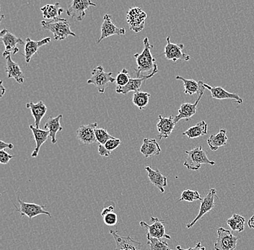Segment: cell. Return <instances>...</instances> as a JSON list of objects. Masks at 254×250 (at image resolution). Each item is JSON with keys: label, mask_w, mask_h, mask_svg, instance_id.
I'll use <instances>...</instances> for the list:
<instances>
[{"label": "cell", "mask_w": 254, "mask_h": 250, "mask_svg": "<svg viewBox=\"0 0 254 250\" xmlns=\"http://www.w3.org/2000/svg\"><path fill=\"white\" fill-rule=\"evenodd\" d=\"M26 107L31 110L32 115L35 120V127L39 129L40 123L47 112V107L42 101H39L37 103H33V102L26 104Z\"/></svg>", "instance_id": "obj_25"}, {"label": "cell", "mask_w": 254, "mask_h": 250, "mask_svg": "<svg viewBox=\"0 0 254 250\" xmlns=\"http://www.w3.org/2000/svg\"><path fill=\"white\" fill-rule=\"evenodd\" d=\"M101 216H102L103 221L106 225L115 226L118 223V216L117 213H114V211L108 212Z\"/></svg>", "instance_id": "obj_37"}, {"label": "cell", "mask_w": 254, "mask_h": 250, "mask_svg": "<svg viewBox=\"0 0 254 250\" xmlns=\"http://www.w3.org/2000/svg\"><path fill=\"white\" fill-rule=\"evenodd\" d=\"M248 226H249V228L251 229H254V215L252 216V218L249 220V222H248Z\"/></svg>", "instance_id": "obj_43"}, {"label": "cell", "mask_w": 254, "mask_h": 250, "mask_svg": "<svg viewBox=\"0 0 254 250\" xmlns=\"http://www.w3.org/2000/svg\"><path fill=\"white\" fill-rule=\"evenodd\" d=\"M148 178L150 183L158 188L160 193H165V187L168 186V179L158 170H154L150 167H146Z\"/></svg>", "instance_id": "obj_22"}, {"label": "cell", "mask_w": 254, "mask_h": 250, "mask_svg": "<svg viewBox=\"0 0 254 250\" xmlns=\"http://www.w3.org/2000/svg\"><path fill=\"white\" fill-rule=\"evenodd\" d=\"M140 152L144 155L145 158L152 157L155 155L160 154L161 152V149H160L156 139L144 138L140 148Z\"/></svg>", "instance_id": "obj_24"}, {"label": "cell", "mask_w": 254, "mask_h": 250, "mask_svg": "<svg viewBox=\"0 0 254 250\" xmlns=\"http://www.w3.org/2000/svg\"><path fill=\"white\" fill-rule=\"evenodd\" d=\"M0 39L5 47V50L3 53V56L4 58L18 53L19 49L17 47V44H20L22 46L25 44V43L21 39L16 37L13 33L9 32L6 28L1 30L0 32Z\"/></svg>", "instance_id": "obj_8"}, {"label": "cell", "mask_w": 254, "mask_h": 250, "mask_svg": "<svg viewBox=\"0 0 254 250\" xmlns=\"http://www.w3.org/2000/svg\"><path fill=\"white\" fill-rule=\"evenodd\" d=\"M95 134L98 145H105L109 139L114 138L104 129H98L97 128L95 129Z\"/></svg>", "instance_id": "obj_35"}, {"label": "cell", "mask_w": 254, "mask_h": 250, "mask_svg": "<svg viewBox=\"0 0 254 250\" xmlns=\"http://www.w3.org/2000/svg\"><path fill=\"white\" fill-rule=\"evenodd\" d=\"M14 148V145L12 144L5 143V142L1 141L0 142V151H2L4 149H9V150H12Z\"/></svg>", "instance_id": "obj_42"}, {"label": "cell", "mask_w": 254, "mask_h": 250, "mask_svg": "<svg viewBox=\"0 0 254 250\" xmlns=\"http://www.w3.org/2000/svg\"><path fill=\"white\" fill-rule=\"evenodd\" d=\"M30 129H31L32 132H33L36 143V147H35V150H33V153H32L31 156L32 157H37L41 147L48 140V137H49V132L46 131V130L37 129L33 125L30 126Z\"/></svg>", "instance_id": "obj_26"}, {"label": "cell", "mask_w": 254, "mask_h": 250, "mask_svg": "<svg viewBox=\"0 0 254 250\" xmlns=\"http://www.w3.org/2000/svg\"><path fill=\"white\" fill-rule=\"evenodd\" d=\"M206 89L210 91L212 97L217 100H235V102L238 104H242L244 100L236 93H229L221 87H212L207 84H204Z\"/></svg>", "instance_id": "obj_18"}, {"label": "cell", "mask_w": 254, "mask_h": 250, "mask_svg": "<svg viewBox=\"0 0 254 250\" xmlns=\"http://www.w3.org/2000/svg\"></svg>", "instance_id": "obj_45"}, {"label": "cell", "mask_w": 254, "mask_h": 250, "mask_svg": "<svg viewBox=\"0 0 254 250\" xmlns=\"http://www.w3.org/2000/svg\"><path fill=\"white\" fill-rule=\"evenodd\" d=\"M144 49L141 53H135L134 58H136V68H135L136 78H144L149 76H154L158 72V65L155 62V58L151 53V45L148 38L146 37L143 41Z\"/></svg>", "instance_id": "obj_1"}, {"label": "cell", "mask_w": 254, "mask_h": 250, "mask_svg": "<svg viewBox=\"0 0 254 250\" xmlns=\"http://www.w3.org/2000/svg\"><path fill=\"white\" fill-rule=\"evenodd\" d=\"M121 143H122V142H121L120 139H117V138H113V139H109L104 146L106 150L111 152V151L115 150L116 149L118 148Z\"/></svg>", "instance_id": "obj_38"}, {"label": "cell", "mask_w": 254, "mask_h": 250, "mask_svg": "<svg viewBox=\"0 0 254 250\" xmlns=\"http://www.w3.org/2000/svg\"><path fill=\"white\" fill-rule=\"evenodd\" d=\"M91 78L87 80L88 85H93L101 94H103L109 83H114L117 80L112 77V72H106L102 66H98L92 71Z\"/></svg>", "instance_id": "obj_4"}, {"label": "cell", "mask_w": 254, "mask_h": 250, "mask_svg": "<svg viewBox=\"0 0 254 250\" xmlns=\"http://www.w3.org/2000/svg\"><path fill=\"white\" fill-rule=\"evenodd\" d=\"M203 94L198 96V99L196 100L194 103H183L181 105L179 110V114L174 117L175 123H177L178 122L182 119H185L187 121H190V118L193 116L196 113V107L200 100L202 97Z\"/></svg>", "instance_id": "obj_19"}, {"label": "cell", "mask_w": 254, "mask_h": 250, "mask_svg": "<svg viewBox=\"0 0 254 250\" xmlns=\"http://www.w3.org/2000/svg\"><path fill=\"white\" fill-rule=\"evenodd\" d=\"M97 127H98L97 123L79 126L77 131V137L79 142L85 145L98 143L95 134Z\"/></svg>", "instance_id": "obj_15"}, {"label": "cell", "mask_w": 254, "mask_h": 250, "mask_svg": "<svg viewBox=\"0 0 254 250\" xmlns=\"http://www.w3.org/2000/svg\"><path fill=\"white\" fill-rule=\"evenodd\" d=\"M130 79H131V77H130L129 73L127 71V69H122L117 74V78H116L117 87L122 88V87L126 86L128 82H129Z\"/></svg>", "instance_id": "obj_36"}, {"label": "cell", "mask_w": 254, "mask_h": 250, "mask_svg": "<svg viewBox=\"0 0 254 250\" xmlns=\"http://www.w3.org/2000/svg\"><path fill=\"white\" fill-rule=\"evenodd\" d=\"M176 249L178 250H206L205 247H203L202 245H201V242H198L194 248H188V249H184L182 247L178 245V246L176 247Z\"/></svg>", "instance_id": "obj_41"}, {"label": "cell", "mask_w": 254, "mask_h": 250, "mask_svg": "<svg viewBox=\"0 0 254 250\" xmlns=\"http://www.w3.org/2000/svg\"><path fill=\"white\" fill-rule=\"evenodd\" d=\"M176 80L182 81L184 82V93L185 94L193 96L194 94H197L198 96L204 95V90L206 88L204 85V82L202 81H196L193 80H187L181 76H176Z\"/></svg>", "instance_id": "obj_20"}, {"label": "cell", "mask_w": 254, "mask_h": 250, "mask_svg": "<svg viewBox=\"0 0 254 250\" xmlns=\"http://www.w3.org/2000/svg\"><path fill=\"white\" fill-rule=\"evenodd\" d=\"M216 195H217L216 189L209 190L207 195L201 200L199 212H198L197 216L191 222L187 224V228L190 229L192 226H194V224L197 222L198 220L201 219L203 216H204L208 212L211 211V210L213 209L214 206H215L214 199H215Z\"/></svg>", "instance_id": "obj_13"}, {"label": "cell", "mask_w": 254, "mask_h": 250, "mask_svg": "<svg viewBox=\"0 0 254 250\" xmlns=\"http://www.w3.org/2000/svg\"><path fill=\"white\" fill-rule=\"evenodd\" d=\"M13 157H15V155H10L9 153L6 152L5 151H4V150L0 151V163L1 164H8L9 160Z\"/></svg>", "instance_id": "obj_39"}, {"label": "cell", "mask_w": 254, "mask_h": 250, "mask_svg": "<svg viewBox=\"0 0 254 250\" xmlns=\"http://www.w3.org/2000/svg\"><path fill=\"white\" fill-rule=\"evenodd\" d=\"M238 238L230 231L220 227L217 229V240L214 243L215 250H234L237 246Z\"/></svg>", "instance_id": "obj_7"}, {"label": "cell", "mask_w": 254, "mask_h": 250, "mask_svg": "<svg viewBox=\"0 0 254 250\" xmlns=\"http://www.w3.org/2000/svg\"><path fill=\"white\" fill-rule=\"evenodd\" d=\"M208 124L205 121H200L197 124L192 126L183 133V135L187 136L189 139H196L201 136L207 134Z\"/></svg>", "instance_id": "obj_29"}, {"label": "cell", "mask_w": 254, "mask_h": 250, "mask_svg": "<svg viewBox=\"0 0 254 250\" xmlns=\"http://www.w3.org/2000/svg\"><path fill=\"white\" fill-rule=\"evenodd\" d=\"M151 95L145 92L138 91L134 93L132 102L139 110H142L148 105Z\"/></svg>", "instance_id": "obj_31"}, {"label": "cell", "mask_w": 254, "mask_h": 250, "mask_svg": "<svg viewBox=\"0 0 254 250\" xmlns=\"http://www.w3.org/2000/svg\"><path fill=\"white\" fill-rule=\"evenodd\" d=\"M63 118V115H59L58 116L53 118L50 116L48 118L47 123L44 125V129L49 132V137L52 139V143L55 145L57 142V134L60 131H63V127L60 124V121Z\"/></svg>", "instance_id": "obj_23"}, {"label": "cell", "mask_w": 254, "mask_h": 250, "mask_svg": "<svg viewBox=\"0 0 254 250\" xmlns=\"http://www.w3.org/2000/svg\"><path fill=\"white\" fill-rule=\"evenodd\" d=\"M17 199L20 206L17 208L15 205V211L20 213V217H23V216H28L30 221H31L32 218L42 214L47 215L49 217H52L51 213L44 210L45 205H38L36 203L23 202V200H20L19 196H17Z\"/></svg>", "instance_id": "obj_6"}, {"label": "cell", "mask_w": 254, "mask_h": 250, "mask_svg": "<svg viewBox=\"0 0 254 250\" xmlns=\"http://www.w3.org/2000/svg\"><path fill=\"white\" fill-rule=\"evenodd\" d=\"M147 245L150 246V250H170L168 243L165 241L154 238L147 235Z\"/></svg>", "instance_id": "obj_33"}, {"label": "cell", "mask_w": 254, "mask_h": 250, "mask_svg": "<svg viewBox=\"0 0 254 250\" xmlns=\"http://www.w3.org/2000/svg\"><path fill=\"white\" fill-rule=\"evenodd\" d=\"M98 150L100 156H104V157H109V156H110L111 153V151H108L104 145H98Z\"/></svg>", "instance_id": "obj_40"}, {"label": "cell", "mask_w": 254, "mask_h": 250, "mask_svg": "<svg viewBox=\"0 0 254 250\" xmlns=\"http://www.w3.org/2000/svg\"><path fill=\"white\" fill-rule=\"evenodd\" d=\"M202 200L201 196L199 193L196 191H191V190H186L182 193L179 202L180 201H187V202H193L195 200Z\"/></svg>", "instance_id": "obj_34"}, {"label": "cell", "mask_w": 254, "mask_h": 250, "mask_svg": "<svg viewBox=\"0 0 254 250\" xmlns=\"http://www.w3.org/2000/svg\"><path fill=\"white\" fill-rule=\"evenodd\" d=\"M110 234L115 240L117 248L116 250H142L141 242L135 241L130 236L122 237L119 235L117 231L111 230Z\"/></svg>", "instance_id": "obj_14"}, {"label": "cell", "mask_w": 254, "mask_h": 250, "mask_svg": "<svg viewBox=\"0 0 254 250\" xmlns=\"http://www.w3.org/2000/svg\"><path fill=\"white\" fill-rule=\"evenodd\" d=\"M41 11L44 18L55 20L64 12V9L61 7L60 3L57 2L54 4H47L41 7Z\"/></svg>", "instance_id": "obj_30"}, {"label": "cell", "mask_w": 254, "mask_h": 250, "mask_svg": "<svg viewBox=\"0 0 254 250\" xmlns=\"http://www.w3.org/2000/svg\"><path fill=\"white\" fill-rule=\"evenodd\" d=\"M151 221L153 222L152 225H149L144 221L139 222V225L142 227L146 228L148 230L147 233V235L154 237V238L159 239V240L162 238L171 240V236L167 234L166 232V227H165L166 221L155 217H151Z\"/></svg>", "instance_id": "obj_10"}, {"label": "cell", "mask_w": 254, "mask_h": 250, "mask_svg": "<svg viewBox=\"0 0 254 250\" xmlns=\"http://www.w3.org/2000/svg\"><path fill=\"white\" fill-rule=\"evenodd\" d=\"M41 24L44 29L53 33L55 41L64 40L70 36H76L75 33L71 31L70 24L66 19L58 17L51 21L42 20Z\"/></svg>", "instance_id": "obj_2"}, {"label": "cell", "mask_w": 254, "mask_h": 250, "mask_svg": "<svg viewBox=\"0 0 254 250\" xmlns=\"http://www.w3.org/2000/svg\"><path fill=\"white\" fill-rule=\"evenodd\" d=\"M51 40L52 39L50 37L45 38L39 41H33L30 38H28L25 41V54H24L26 64H29L32 57L37 53L39 49L43 46L47 45Z\"/></svg>", "instance_id": "obj_17"}, {"label": "cell", "mask_w": 254, "mask_h": 250, "mask_svg": "<svg viewBox=\"0 0 254 250\" xmlns=\"http://www.w3.org/2000/svg\"><path fill=\"white\" fill-rule=\"evenodd\" d=\"M187 156V159L184 162V167L188 170L197 171L201 168L202 164L214 165L215 161L209 160L205 150H203L202 147H196L193 150L185 151Z\"/></svg>", "instance_id": "obj_3"}, {"label": "cell", "mask_w": 254, "mask_h": 250, "mask_svg": "<svg viewBox=\"0 0 254 250\" xmlns=\"http://www.w3.org/2000/svg\"><path fill=\"white\" fill-rule=\"evenodd\" d=\"M90 6L95 7L96 4L92 2L90 0H73L68 2L66 14L68 16L74 19L77 21L83 20L86 15L87 10Z\"/></svg>", "instance_id": "obj_5"}, {"label": "cell", "mask_w": 254, "mask_h": 250, "mask_svg": "<svg viewBox=\"0 0 254 250\" xmlns=\"http://www.w3.org/2000/svg\"><path fill=\"white\" fill-rule=\"evenodd\" d=\"M246 219L241 215H233L232 217L227 219L226 223L230 226V229L235 232H242L245 229Z\"/></svg>", "instance_id": "obj_32"}, {"label": "cell", "mask_w": 254, "mask_h": 250, "mask_svg": "<svg viewBox=\"0 0 254 250\" xmlns=\"http://www.w3.org/2000/svg\"><path fill=\"white\" fill-rule=\"evenodd\" d=\"M228 139L226 131L225 129H220L218 134L212 135L208 139L207 144L210 150L215 151L220 147L226 146Z\"/></svg>", "instance_id": "obj_28"}, {"label": "cell", "mask_w": 254, "mask_h": 250, "mask_svg": "<svg viewBox=\"0 0 254 250\" xmlns=\"http://www.w3.org/2000/svg\"><path fill=\"white\" fill-rule=\"evenodd\" d=\"M159 122L157 124V129L159 132L158 139H167L171 136L174 131L176 123L174 121V115H170L168 118L159 115Z\"/></svg>", "instance_id": "obj_16"}, {"label": "cell", "mask_w": 254, "mask_h": 250, "mask_svg": "<svg viewBox=\"0 0 254 250\" xmlns=\"http://www.w3.org/2000/svg\"><path fill=\"white\" fill-rule=\"evenodd\" d=\"M147 14L140 7H132L128 9L127 14V21L130 29L137 33L144 28Z\"/></svg>", "instance_id": "obj_9"}, {"label": "cell", "mask_w": 254, "mask_h": 250, "mask_svg": "<svg viewBox=\"0 0 254 250\" xmlns=\"http://www.w3.org/2000/svg\"><path fill=\"white\" fill-rule=\"evenodd\" d=\"M167 44L165 47L164 53L163 54L166 56L167 59L176 62L178 60L182 61H189L190 59V56L183 52L184 44H172L171 42V37L168 36L166 39Z\"/></svg>", "instance_id": "obj_11"}, {"label": "cell", "mask_w": 254, "mask_h": 250, "mask_svg": "<svg viewBox=\"0 0 254 250\" xmlns=\"http://www.w3.org/2000/svg\"><path fill=\"white\" fill-rule=\"evenodd\" d=\"M5 72L8 78H13L19 84H23L25 77L20 66L17 63L12 61L11 56L6 57Z\"/></svg>", "instance_id": "obj_21"}, {"label": "cell", "mask_w": 254, "mask_h": 250, "mask_svg": "<svg viewBox=\"0 0 254 250\" xmlns=\"http://www.w3.org/2000/svg\"><path fill=\"white\" fill-rule=\"evenodd\" d=\"M3 81H1V98L3 96H4V93H5L6 90L5 88L3 87Z\"/></svg>", "instance_id": "obj_44"}, {"label": "cell", "mask_w": 254, "mask_h": 250, "mask_svg": "<svg viewBox=\"0 0 254 250\" xmlns=\"http://www.w3.org/2000/svg\"><path fill=\"white\" fill-rule=\"evenodd\" d=\"M125 34H126L125 28H118L112 21V16L109 14H106L103 17V21L101 25V37L98 40V44H100L101 41L110 36H115V35L124 36Z\"/></svg>", "instance_id": "obj_12"}, {"label": "cell", "mask_w": 254, "mask_h": 250, "mask_svg": "<svg viewBox=\"0 0 254 250\" xmlns=\"http://www.w3.org/2000/svg\"><path fill=\"white\" fill-rule=\"evenodd\" d=\"M153 76L151 75L149 77H144V78H131L126 86L122 87V88L117 87L116 92L118 94L122 95H126L130 92H134V93H136V92L139 91L143 82H145L146 80L150 79Z\"/></svg>", "instance_id": "obj_27"}]
</instances>
